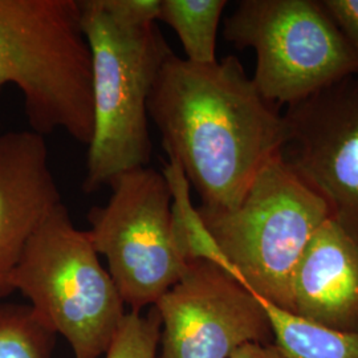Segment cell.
<instances>
[{"instance_id":"obj_1","label":"cell","mask_w":358,"mask_h":358,"mask_svg":"<svg viewBox=\"0 0 358 358\" xmlns=\"http://www.w3.org/2000/svg\"><path fill=\"white\" fill-rule=\"evenodd\" d=\"M169 159L178 164L206 210H234L256 174L284 152L288 128L235 56L195 64L167 56L148 103Z\"/></svg>"},{"instance_id":"obj_2","label":"cell","mask_w":358,"mask_h":358,"mask_svg":"<svg viewBox=\"0 0 358 358\" xmlns=\"http://www.w3.org/2000/svg\"><path fill=\"white\" fill-rule=\"evenodd\" d=\"M81 28L92 62L93 134L88 145L87 194L152 161L148 103L157 75L173 53L155 23L115 17L103 0H80Z\"/></svg>"},{"instance_id":"obj_3","label":"cell","mask_w":358,"mask_h":358,"mask_svg":"<svg viewBox=\"0 0 358 358\" xmlns=\"http://www.w3.org/2000/svg\"><path fill=\"white\" fill-rule=\"evenodd\" d=\"M20 90L31 130L90 145V51L80 0H0V90Z\"/></svg>"},{"instance_id":"obj_4","label":"cell","mask_w":358,"mask_h":358,"mask_svg":"<svg viewBox=\"0 0 358 358\" xmlns=\"http://www.w3.org/2000/svg\"><path fill=\"white\" fill-rule=\"evenodd\" d=\"M196 208L231 275L262 300L294 313V269L332 214L284 154L260 169L236 208Z\"/></svg>"},{"instance_id":"obj_5","label":"cell","mask_w":358,"mask_h":358,"mask_svg":"<svg viewBox=\"0 0 358 358\" xmlns=\"http://www.w3.org/2000/svg\"><path fill=\"white\" fill-rule=\"evenodd\" d=\"M11 287L26 297L50 332L64 337L75 358L105 355L127 316L88 231L77 229L64 203L29 239Z\"/></svg>"},{"instance_id":"obj_6","label":"cell","mask_w":358,"mask_h":358,"mask_svg":"<svg viewBox=\"0 0 358 358\" xmlns=\"http://www.w3.org/2000/svg\"><path fill=\"white\" fill-rule=\"evenodd\" d=\"M223 35L238 50L255 51L252 80L278 106L358 75L356 53L321 1L242 0L224 19Z\"/></svg>"},{"instance_id":"obj_7","label":"cell","mask_w":358,"mask_h":358,"mask_svg":"<svg viewBox=\"0 0 358 358\" xmlns=\"http://www.w3.org/2000/svg\"><path fill=\"white\" fill-rule=\"evenodd\" d=\"M110 187L108 203L88 213V234L124 304L141 312L182 279L192 260L176 229L164 173L150 166L130 170Z\"/></svg>"},{"instance_id":"obj_8","label":"cell","mask_w":358,"mask_h":358,"mask_svg":"<svg viewBox=\"0 0 358 358\" xmlns=\"http://www.w3.org/2000/svg\"><path fill=\"white\" fill-rule=\"evenodd\" d=\"M154 307L161 317L158 358H230L245 344L273 343L262 300L207 259L192 260Z\"/></svg>"},{"instance_id":"obj_9","label":"cell","mask_w":358,"mask_h":358,"mask_svg":"<svg viewBox=\"0 0 358 358\" xmlns=\"http://www.w3.org/2000/svg\"><path fill=\"white\" fill-rule=\"evenodd\" d=\"M284 120V157L358 242V76L289 105Z\"/></svg>"},{"instance_id":"obj_10","label":"cell","mask_w":358,"mask_h":358,"mask_svg":"<svg viewBox=\"0 0 358 358\" xmlns=\"http://www.w3.org/2000/svg\"><path fill=\"white\" fill-rule=\"evenodd\" d=\"M60 203L45 137L34 130L0 133V300L13 294L27 244Z\"/></svg>"},{"instance_id":"obj_11","label":"cell","mask_w":358,"mask_h":358,"mask_svg":"<svg viewBox=\"0 0 358 358\" xmlns=\"http://www.w3.org/2000/svg\"><path fill=\"white\" fill-rule=\"evenodd\" d=\"M294 315L333 331H358V242L332 217L309 241L292 280Z\"/></svg>"},{"instance_id":"obj_12","label":"cell","mask_w":358,"mask_h":358,"mask_svg":"<svg viewBox=\"0 0 358 358\" xmlns=\"http://www.w3.org/2000/svg\"><path fill=\"white\" fill-rule=\"evenodd\" d=\"M262 304L271 321L273 343L285 357L358 358V331L343 332L322 328L268 301L262 300Z\"/></svg>"},{"instance_id":"obj_13","label":"cell","mask_w":358,"mask_h":358,"mask_svg":"<svg viewBox=\"0 0 358 358\" xmlns=\"http://www.w3.org/2000/svg\"><path fill=\"white\" fill-rule=\"evenodd\" d=\"M226 0H159L158 20L170 27L195 64L217 63L219 23Z\"/></svg>"},{"instance_id":"obj_14","label":"cell","mask_w":358,"mask_h":358,"mask_svg":"<svg viewBox=\"0 0 358 358\" xmlns=\"http://www.w3.org/2000/svg\"><path fill=\"white\" fill-rule=\"evenodd\" d=\"M53 338L29 306L0 303V358H51Z\"/></svg>"},{"instance_id":"obj_15","label":"cell","mask_w":358,"mask_h":358,"mask_svg":"<svg viewBox=\"0 0 358 358\" xmlns=\"http://www.w3.org/2000/svg\"><path fill=\"white\" fill-rule=\"evenodd\" d=\"M161 317L155 307L148 315L127 313L105 358H158Z\"/></svg>"},{"instance_id":"obj_16","label":"cell","mask_w":358,"mask_h":358,"mask_svg":"<svg viewBox=\"0 0 358 358\" xmlns=\"http://www.w3.org/2000/svg\"><path fill=\"white\" fill-rule=\"evenodd\" d=\"M321 4L341 29L358 59V0H322Z\"/></svg>"},{"instance_id":"obj_17","label":"cell","mask_w":358,"mask_h":358,"mask_svg":"<svg viewBox=\"0 0 358 358\" xmlns=\"http://www.w3.org/2000/svg\"><path fill=\"white\" fill-rule=\"evenodd\" d=\"M230 358H287L275 343L259 344L251 343L236 349Z\"/></svg>"}]
</instances>
